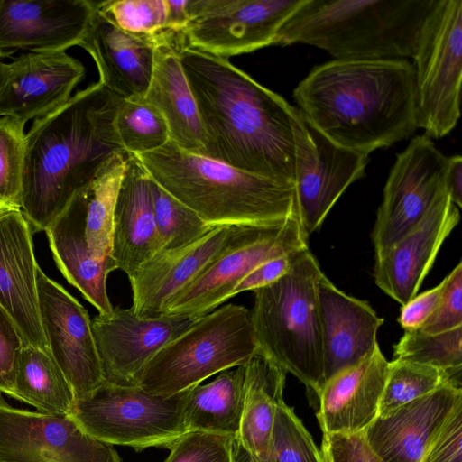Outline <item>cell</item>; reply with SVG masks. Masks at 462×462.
<instances>
[{
	"instance_id": "cell-30",
	"label": "cell",
	"mask_w": 462,
	"mask_h": 462,
	"mask_svg": "<svg viewBox=\"0 0 462 462\" xmlns=\"http://www.w3.org/2000/svg\"><path fill=\"white\" fill-rule=\"evenodd\" d=\"M245 399V365L225 370L212 382L189 389L184 420L188 431L239 433Z\"/></svg>"
},
{
	"instance_id": "cell-6",
	"label": "cell",
	"mask_w": 462,
	"mask_h": 462,
	"mask_svg": "<svg viewBox=\"0 0 462 462\" xmlns=\"http://www.w3.org/2000/svg\"><path fill=\"white\" fill-rule=\"evenodd\" d=\"M323 274L310 248L275 282L253 291L259 348L296 376L311 396L324 383L317 284Z\"/></svg>"
},
{
	"instance_id": "cell-50",
	"label": "cell",
	"mask_w": 462,
	"mask_h": 462,
	"mask_svg": "<svg viewBox=\"0 0 462 462\" xmlns=\"http://www.w3.org/2000/svg\"><path fill=\"white\" fill-rule=\"evenodd\" d=\"M7 207L4 206L1 202H0V213L5 209Z\"/></svg>"
},
{
	"instance_id": "cell-26",
	"label": "cell",
	"mask_w": 462,
	"mask_h": 462,
	"mask_svg": "<svg viewBox=\"0 0 462 462\" xmlns=\"http://www.w3.org/2000/svg\"><path fill=\"white\" fill-rule=\"evenodd\" d=\"M149 181L139 159L127 153L113 214L110 257L128 278L161 251Z\"/></svg>"
},
{
	"instance_id": "cell-49",
	"label": "cell",
	"mask_w": 462,
	"mask_h": 462,
	"mask_svg": "<svg viewBox=\"0 0 462 462\" xmlns=\"http://www.w3.org/2000/svg\"><path fill=\"white\" fill-rule=\"evenodd\" d=\"M10 69V64L0 61V92L7 82Z\"/></svg>"
},
{
	"instance_id": "cell-48",
	"label": "cell",
	"mask_w": 462,
	"mask_h": 462,
	"mask_svg": "<svg viewBox=\"0 0 462 462\" xmlns=\"http://www.w3.org/2000/svg\"><path fill=\"white\" fill-rule=\"evenodd\" d=\"M189 0H166V26L165 32L179 34L189 21L188 13Z\"/></svg>"
},
{
	"instance_id": "cell-5",
	"label": "cell",
	"mask_w": 462,
	"mask_h": 462,
	"mask_svg": "<svg viewBox=\"0 0 462 462\" xmlns=\"http://www.w3.org/2000/svg\"><path fill=\"white\" fill-rule=\"evenodd\" d=\"M433 2L307 0L283 24L277 44H309L342 60H407Z\"/></svg>"
},
{
	"instance_id": "cell-37",
	"label": "cell",
	"mask_w": 462,
	"mask_h": 462,
	"mask_svg": "<svg viewBox=\"0 0 462 462\" xmlns=\"http://www.w3.org/2000/svg\"><path fill=\"white\" fill-rule=\"evenodd\" d=\"M23 128L16 119L0 117V202L19 209L25 157Z\"/></svg>"
},
{
	"instance_id": "cell-35",
	"label": "cell",
	"mask_w": 462,
	"mask_h": 462,
	"mask_svg": "<svg viewBox=\"0 0 462 462\" xmlns=\"http://www.w3.org/2000/svg\"><path fill=\"white\" fill-rule=\"evenodd\" d=\"M149 184L161 251L187 245L215 227L207 224L197 213L167 192L151 177Z\"/></svg>"
},
{
	"instance_id": "cell-25",
	"label": "cell",
	"mask_w": 462,
	"mask_h": 462,
	"mask_svg": "<svg viewBox=\"0 0 462 462\" xmlns=\"http://www.w3.org/2000/svg\"><path fill=\"white\" fill-rule=\"evenodd\" d=\"M389 363L376 346L359 363L324 383L317 414L323 434L364 432L378 416Z\"/></svg>"
},
{
	"instance_id": "cell-12",
	"label": "cell",
	"mask_w": 462,
	"mask_h": 462,
	"mask_svg": "<svg viewBox=\"0 0 462 462\" xmlns=\"http://www.w3.org/2000/svg\"><path fill=\"white\" fill-rule=\"evenodd\" d=\"M294 189L300 224L309 236L353 182L362 178L368 154L343 148L319 133L296 107Z\"/></svg>"
},
{
	"instance_id": "cell-1",
	"label": "cell",
	"mask_w": 462,
	"mask_h": 462,
	"mask_svg": "<svg viewBox=\"0 0 462 462\" xmlns=\"http://www.w3.org/2000/svg\"><path fill=\"white\" fill-rule=\"evenodd\" d=\"M205 134L200 155L293 183L296 107L227 59L175 46Z\"/></svg>"
},
{
	"instance_id": "cell-13",
	"label": "cell",
	"mask_w": 462,
	"mask_h": 462,
	"mask_svg": "<svg viewBox=\"0 0 462 462\" xmlns=\"http://www.w3.org/2000/svg\"><path fill=\"white\" fill-rule=\"evenodd\" d=\"M447 163L448 157L426 134L412 138L397 154L372 232L375 254L411 230L446 189Z\"/></svg>"
},
{
	"instance_id": "cell-21",
	"label": "cell",
	"mask_w": 462,
	"mask_h": 462,
	"mask_svg": "<svg viewBox=\"0 0 462 462\" xmlns=\"http://www.w3.org/2000/svg\"><path fill=\"white\" fill-rule=\"evenodd\" d=\"M32 231L19 208L0 213V306L24 341L49 350L41 324Z\"/></svg>"
},
{
	"instance_id": "cell-18",
	"label": "cell",
	"mask_w": 462,
	"mask_h": 462,
	"mask_svg": "<svg viewBox=\"0 0 462 462\" xmlns=\"http://www.w3.org/2000/svg\"><path fill=\"white\" fill-rule=\"evenodd\" d=\"M97 6L90 0H0V58L79 45Z\"/></svg>"
},
{
	"instance_id": "cell-27",
	"label": "cell",
	"mask_w": 462,
	"mask_h": 462,
	"mask_svg": "<svg viewBox=\"0 0 462 462\" xmlns=\"http://www.w3.org/2000/svg\"><path fill=\"white\" fill-rule=\"evenodd\" d=\"M46 233L54 261L67 281L100 314L110 313L113 306L106 291L108 274L116 270L114 261L95 258L85 234V204L81 190L48 226Z\"/></svg>"
},
{
	"instance_id": "cell-20",
	"label": "cell",
	"mask_w": 462,
	"mask_h": 462,
	"mask_svg": "<svg viewBox=\"0 0 462 462\" xmlns=\"http://www.w3.org/2000/svg\"><path fill=\"white\" fill-rule=\"evenodd\" d=\"M9 64L10 74L0 92V117L23 125L62 106L85 75L81 62L65 51L23 53Z\"/></svg>"
},
{
	"instance_id": "cell-33",
	"label": "cell",
	"mask_w": 462,
	"mask_h": 462,
	"mask_svg": "<svg viewBox=\"0 0 462 462\" xmlns=\"http://www.w3.org/2000/svg\"><path fill=\"white\" fill-rule=\"evenodd\" d=\"M393 359L434 366L462 388V327L437 334L405 331L393 346Z\"/></svg>"
},
{
	"instance_id": "cell-23",
	"label": "cell",
	"mask_w": 462,
	"mask_h": 462,
	"mask_svg": "<svg viewBox=\"0 0 462 462\" xmlns=\"http://www.w3.org/2000/svg\"><path fill=\"white\" fill-rule=\"evenodd\" d=\"M317 294L325 383L374 351L383 319L366 301L337 289L324 273Z\"/></svg>"
},
{
	"instance_id": "cell-32",
	"label": "cell",
	"mask_w": 462,
	"mask_h": 462,
	"mask_svg": "<svg viewBox=\"0 0 462 462\" xmlns=\"http://www.w3.org/2000/svg\"><path fill=\"white\" fill-rule=\"evenodd\" d=\"M126 155V152L116 153L81 189L85 204L86 239L91 254L97 259L111 258L113 214Z\"/></svg>"
},
{
	"instance_id": "cell-39",
	"label": "cell",
	"mask_w": 462,
	"mask_h": 462,
	"mask_svg": "<svg viewBox=\"0 0 462 462\" xmlns=\"http://www.w3.org/2000/svg\"><path fill=\"white\" fill-rule=\"evenodd\" d=\"M99 10L118 28L129 33L156 37L165 32L166 0L98 2Z\"/></svg>"
},
{
	"instance_id": "cell-42",
	"label": "cell",
	"mask_w": 462,
	"mask_h": 462,
	"mask_svg": "<svg viewBox=\"0 0 462 462\" xmlns=\"http://www.w3.org/2000/svg\"><path fill=\"white\" fill-rule=\"evenodd\" d=\"M27 344L9 314L0 306V393L14 397L19 356Z\"/></svg>"
},
{
	"instance_id": "cell-14",
	"label": "cell",
	"mask_w": 462,
	"mask_h": 462,
	"mask_svg": "<svg viewBox=\"0 0 462 462\" xmlns=\"http://www.w3.org/2000/svg\"><path fill=\"white\" fill-rule=\"evenodd\" d=\"M0 462H122L69 415L20 409L0 393Z\"/></svg>"
},
{
	"instance_id": "cell-16",
	"label": "cell",
	"mask_w": 462,
	"mask_h": 462,
	"mask_svg": "<svg viewBox=\"0 0 462 462\" xmlns=\"http://www.w3.org/2000/svg\"><path fill=\"white\" fill-rule=\"evenodd\" d=\"M37 285L48 349L69 381L75 400L88 397L105 383L88 313L40 267Z\"/></svg>"
},
{
	"instance_id": "cell-2",
	"label": "cell",
	"mask_w": 462,
	"mask_h": 462,
	"mask_svg": "<svg viewBox=\"0 0 462 462\" xmlns=\"http://www.w3.org/2000/svg\"><path fill=\"white\" fill-rule=\"evenodd\" d=\"M303 117L334 143L368 154L419 128L414 70L406 59L333 60L293 90Z\"/></svg>"
},
{
	"instance_id": "cell-44",
	"label": "cell",
	"mask_w": 462,
	"mask_h": 462,
	"mask_svg": "<svg viewBox=\"0 0 462 462\" xmlns=\"http://www.w3.org/2000/svg\"><path fill=\"white\" fill-rule=\"evenodd\" d=\"M321 454L325 462H383L357 434H323Z\"/></svg>"
},
{
	"instance_id": "cell-40",
	"label": "cell",
	"mask_w": 462,
	"mask_h": 462,
	"mask_svg": "<svg viewBox=\"0 0 462 462\" xmlns=\"http://www.w3.org/2000/svg\"><path fill=\"white\" fill-rule=\"evenodd\" d=\"M236 439L205 431H188L169 449L163 462H237Z\"/></svg>"
},
{
	"instance_id": "cell-45",
	"label": "cell",
	"mask_w": 462,
	"mask_h": 462,
	"mask_svg": "<svg viewBox=\"0 0 462 462\" xmlns=\"http://www.w3.org/2000/svg\"><path fill=\"white\" fill-rule=\"evenodd\" d=\"M296 250L270 259L250 272L236 287L233 297L246 291L264 287L287 273L300 257L303 250Z\"/></svg>"
},
{
	"instance_id": "cell-19",
	"label": "cell",
	"mask_w": 462,
	"mask_h": 462,
	"mask_svg": "<svg viewBox=\"0 0 462 462\" xmlns=\"http://www.w3.org/2000/svg\"><path fill=\"white\" fill-rule=\"evenodd\" d=\"M460 218L446 189L421 220L386 250L375 254L376 285L402 306L416 296L436 256Z\"/></svg>"
},
{
	"instance_id": "cell-9",
	"label": "cell",
	"mask_w": 462,
	"mask_h": 462,
	"mask_svg": "<svg viewBox=\"0 0 462 462\" xmlns=\"http://www.w3.org/2000/svg\"><path fill=\"white\" fill-rule=\"evenodd\" d=\"M411 58L418 126L430 138L444 137L460 116L461 0H434Z\"/></svg>"
},
{
	"instance_id": "cell-24",
	"label": "cell",
	"mask_w": 462,
	"mask_h": 462,
	"mask_svg": "<svg viewBox=\"0 0 462 462\" xmlns=\"http://www.w3.org/2000/svg\"><path fill=\"white\" fill-rule=\"evenodd\" d=\"M156 37L139 36L115 25L98 2L79 46L93 58L99 83L122 99L142 98L148 88Z\"/></svg>"
},
{
	"instance_id": "cell-34",
	"label": "cell",
	"mask_w": 462,
	"mask_h": 462,
	"mask_svg": "<svg viewBox=\"0 0 462 462\" xmlns=\"http://www.w3.org/2000/svg\"><path fill=\"white\" fill-rule=\"evenodd\" d=\"M114 128L126 153L139 155L150 152L170 141L165 119L143 97L121 100L115 116Z\"/></svg>"
},
{
	"instance_id": "cell-8",
	"label": "cell",
	"mask_w": 462,
	"mask_h": 462,
	"mask_svg": "<svg viewBox=\"0 0 462 462\" xmlns=\"http://www.w3.org/2000/svg\"><path fill=\"white\" fill-rule=\"evenodd\" d=\"M189 391L161 396L104 383L88 397L75 400L69 415L87 434L107 445L136 451L170 448L188 432L184 406Z\"/></svg>"
},
{
	"instance_id": "cell-31",
	"label": "cell",
	"mask_w": 462,
	"mask_h": 462,
	"mask_svg": "<svg viewBox=\"0 0 462 462\" xmlns=\"http://www.w3.org/2000/svg\"><path fill=\"white\" fill-rule=\"evenodd\" d=\"M14 399L37 411L69 415L75 397L63 372L45 350L25 344L18 358L14 379Z\"/></svg>"
},
{
	"instance_id": "cell-7",
	"label": "cell",
	"mask_w": 462,
	"mask_h": 462,
	"mask_svg": "<svg viewBox=\"0 0 462 462\" xmlns=\"http://www.w3.org/2000/svg\"><path fill=\"white\" fill-rule=\"evenodd\" d=\"M251 311L227 304L200 316L145 365L137 387L171 396L245 364L258 350Z\"/></svg>"
},
{
	"instance_id": "cell-22",
	"label": "cell",
	"mask_w": 462,
	"mask_h": 462,
	"mask_svg": "<svg viewBox=\"0 0 462 462\" xmlns=\"http://www.w3.org/2000/svg\"><path fill=\"white\" fill-rule=\"evenodd\" d=\"M462 388L445 384L378 415L363 435L383 462H420L458 401Z\"/></svg>"
},
{
	"instance_id": "cell-38",
	"label": "cell",
	"mask_w": 462,
	"mask_h": 462,
	"mask_svg": "<svg viewBox=\"0 0 462 462\" xmlns=\"http://www.w3.org/2000/svg\"><path fill=\"white\" fill-rule=\"evenodd\" d=\"M271 452L275 462H325L311 435L283 400L275 409Z\"/></svg>"
},
{
	"instance_id": "cell-15",
	"label": "cell",
	"mask_w": 462,
	"mask_h": 462,
	"mask_svg": "<svg viewBox=\"0 0 462 462\" xmlns=\"http://www.w3.org/2000/svg\"><path fill=\"white\" fill-rule=\"evenodd\" d=\"M200 316L164 314L140 317L132 308H113L91 319L105 383L137 387L147 363Z\"/></svg>"
},
{
	"instance_id": "cell-4",
	"label": "cell",
	"mask_w": 462,
	"mask_h": 462,
	"mask_svg": "<svg viewBox=\"0 0 462 462\" xmlns=\"http://www.w3.org/2000/svg\"><path fill=\"white\" fill-rule=\"evenodd\" d=\"M135 156L156 183L211 226H276L299 216L293 183L238 170L171 140Z\"/></svg>"
},
{
	"instance_id": "cell-10",
	"label": "cell",
	"mask_w": 462,
	"mask_h": 462,
	"mask_svg": "<svg viewBox=\"0 0 462 462\" xmlns=\"http://www.w3.org/2000/svg\"><path fill=\"white\" fill-rule=\"evenodd\" d=\"M307 0H189V21L177 45L217 57L277 44L280 30Z\"/></svg>"
},
{
	"instance_id": "cell-41",
	"label": "cell",
	"mask_w": 462,
	"mask_h": 462,
	"mask_svg": "<svg viewBox=\"0 0 462 462\" xmlns=\"http://www.w3.org/2000/svg\"><path fill=\"white\" fill-rule=\"evenodd\" d=\"M445 288L438 307L416 330L426 334H437L462 327L461 262L445 278Z\"/></svg>"
},
{
	"instance_id": "cell-36",
	"label": "cell",
	"mask_w": 462,
	"mask_h": 462,
	"mask_svg": "<svg viewBox=\"0 0 462 462\" xmlns=\"http://www.w3.org/2000/svg\"><path fill=\"white\" fill-rule=\"evenodd\" d=\"M448 383L451 384L447 374L434 366L393 359L389 363L378 415H384Z\"/></svg>"
},
{
	"instance_id": "cell-17",
	"label": "cell",
	"mask_w": 462,
	"mask_h": 462,
	"mask_svg": "<svg viewBox=\"0 0 462 462\" xmlns=\"http://www.w3.org/2000/svg\"><path fill=\"white\" fill-rule=\"evenodd\" d=\"M299 216L279 231L245 243L212 262L169 305L165 314L203 316L233 297L238 283L261 263L308 245Z\"/></svg>"
},
{
	"instance_id": "cell-29",
	"label": "cell",
	"mask_w": 462,
	"mask_h": 462,
	"mask_svg": "<svg viewBox=\"0 0 462 462\" xmlns=\"http://www.w3.org/2000/svg\"><path fill=\"white\" fill-rule=\"evenodd\" d=\"M245 365V399L236 446L247 462H275L272 430L276 406L283 400L287 372L259 348Z\"/></svg>"
},
{
	"instance_id": "cell-47",
	"label": "cell",
	"mask_w": 462,
	"mask_h": 462,
	"mask_svg": "<svg viewBox=\"0 0 462 462\" xmlns=\"http://www.w3.org/2000/svg\"><path fill=\"white\" fill-rule=\"evenodd\" d=\"M446 191L450 200L459 208L462 206V157H448L445 174Z\"/></svg>"
},
{
	"instance_id": "cell-3",
	"label": "cell",
	"mask_w": 462,
	"mask_h": 462,
	"mask_svg": "<svg viewBox=\"0 0 462 462\" xmlns=\"http://www.w3.org/2000/svg\"><path fill=\"white\" fill-rule=\"evenodd\" d=\"M121 100L97 82L34 120L25 134L20 207L32 233L45 231L116 153L125 152L114 128Z\"/></svg>"
},
{
	"instance_id": "cell-11",
	"label": "cell",
	"mask_w": 462,
	"mask_h": 462,
	"mask_svg": "<svg viewBox=\"0 0 462 462\" xmlns=\"http://www.w3.org/2000/svg\"><path fill=\"white\" fill-rule=\"evenodd\" d=\"M284 225L217 226L187 245L157 253L128 278L132 310L140 317L164 315L172 300L217 258L238 245L275 233Z\"/></svg>"
},
{
	"instance_id": "cell-43",
	"label": "cell",
	"mask_w": 462,
	"mask_h": 462,
	"mask_svg": "<svg viewBox=\"0 0 462 462\" xmlns=\"http://www.w3.org/2000/svg\"><path fill=\"white\" fill-rule=\"evenodd\" d=\"M462 400L424 453L420 462H462Z\"/></svg>"
},
{
	"instance_id": "cell-28",
	"label": "cell",
	"mask_w": 462,
	"mask_h": 462,
	"mask_svg": "<svg viewBox=\"0 0 462 462\" xmlns=\"http://www.w3.org/2000/svg\"><path fill=\"white\" fill-rule=\"evenodd\" d=\"M143 99L162 114L172 143L193 153L203 152L204 130L173 33L164 32L156 36L153 68Z\"/></svg>"
},
{
	"instance_id": "cell-46",
	"label": "cell",
	"mask_w": 462,
	"mask_h": 462,
	"mask_svg": "<svg viewBox=\"0 0 462 462\" xmlns=\"http://www.w3.org/2000/svg\"><path fill=\"white\" fill-rule=\"evenodd\" d=\"M446 281L428 290L402 306L398 322L405 331L416 330L430 317L441 299Z\"/></svg>"
}]
</instances>
